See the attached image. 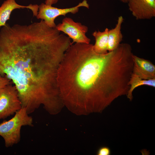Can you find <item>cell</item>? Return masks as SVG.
I'll use <instances>...</instances> for the list:
<instances>
[{
    "label": "cell",
    "instance_id": "6da1fadb",
    "mask_svg": "<svg viewBox=\"0 0 155 155\" xmlns=\"http://www.w3.org/2000/svg\"><path fill=\"white\" fill-rule=\"evenodd\" d=\"M72 44L42 20L27 25L6 24L1 29L0 75L13 83L29 114L41 105L50 113L61 105L58 71Z\"/></svg>",
    "mask_w": 155,
    "mask_h": 155
},
{
    "label": "cell",
    "instance_id": "7a4b0ae2",
    "mask_svg": "<svg viewBox=\"0 0 155 155\" xmlns=\"http://www.w3.org/2000/svg\"><path fill=\"white\" fill-rule=\"evenodd\" d=\"M93 46L73 43L58 70L63 104L78 115L101 112L118 97L127 95L130 88L133 66L127 54L117 48L99 54Z\"/></svg>",
    "mask_w": 155,
    "mask_h": 155
},
{
    "label": "cell",
    "instance_id": "3957f363",
    "mask_svg": "<svg viewBox=\"0 0 155 155\" xmlns=\"http://www.w3.org/2000/svg\"><path fill=\"white\" fill-rule=\"evenodd\" d=\"M33 123L32 118L29 116L26 108L22 107L11 119L1 123L0 135L4 140L5 147H11L18 143L20 140L22 127H32Z\"/></svg>",
    "mask_w": 155,
    "mask_h": 155
},
{
    "label": "cell",
    "instance_id": "277c9868",
    "mask_svg": "<svg viewBox=\"0 0 155 155\" xmlns=\"http://www.w3.org/2000/svg\"><path fill=\"white\" fill-rule=\"evenodd\" d=\"M22 108L15 86L8 84L0 90V120L13 115Z\"/></svg>",
    "mask_w": 155,
    "mask_h": 155
},
{
    "label": "cell",
    "instance_id": "5b68a950",
    "mask_svg": "<svg viewBox=\"0 0 155 155\" xmlns=\"http://www.w3.org/2000/svg\"><path fill=\"white\" fill-rule=\"evenodd\" d=\"M82 7L89 8V5L86 0H84L76 6L65 8H59L42 3L38 5V11L36 17L38 19L43 20L48 26L56 28L55 21L57 18L61 16H65L69 13H76L78 12L79 7Z\"/></svg>",
    "mask_w": 155,
    "mask_h": 155
},
{
    "label": "cell",
    "instance_id": "8992f818",
    "mask_svg": "<svg viewBox=\"0 0 155 155\" xmlns=\"http://www.w3.org/2000/svg\"><path fill=\"white\" fill-rule=\"evenodd\" d=\"M56 29L68 35L72 43L90 44L91 40L86 35L88 27L69 17L64 18L61 23L56 25Z\"/></svg>",
    "mask_w": 155,
    "mask_h": 155
},
{
    "label": "cell",
    "instance_id": "52a82bcc",
    "mask_svg": "<svg viewBox=\"0 0 155 155\" xmlns=\"http://www.w3.org/2000/svg\"><path fill=\"white\" fill-rule=\"evenodd\" d=\"M127 3L137 20H150L155 16V0H128Z\"/></svg>",
    "mask_w": 155,
    "mask_h": 155
},
{
    "label": "cell",
    "instance_id": "ba28073f",
    "mask_svg": "<svg viewBox=\"0 0 155 155\" xmlns=\"http://www.w3.org/2000/svg\"><path fill=\"white\" fill-rule=\"evenodd\" d=\"M27 8L31 10L33 16H36L38 11V5L30 4L28 6L18 4L15 0H6L0 7V28L5 26L7 21L9 19L12 11L17 9Z\"/></svg>",
    "mask_w": 155,
    "mask_h": 155
},
{
    "label": "cell",
    "instance_id": "9c48e42d",
    "mask_svg": "<svg viewBox=\"0 0 155 155\" xmlns=\"http://www.w3.org/2000/svg\"><path fill=\"white\" fill-rule=\"evenodd\" d=\"M132 73L144 80L155 79V66L150 61L133 55Z\"/></svg>",
    "mask_w": 155,
    "mask_h": 155
},
{
    "label": "cell",
    "instance_id": "30bf717a",
    "mask_svg": "<svg viewBox=\"0 0 155 155\" xmlns=\"http://www.w3.org/2000/svg\"><path fill=\"white\" fill-rule=\"evenodd\" d=\"M123 17L119 16L115 27L109 30L108 33V51L116 49L122 40L123 36L121 32L122 25L124 21Z\"/></svg>",
    "mask_w": 155,
    "mask_h": 155
},
{
    "label": "cell",
    "instance_id": "8fae6325",
    "mask_svg": "<svg viewBox=\"0 0 155 155\" xmlns=\"http://www.w3.org/2000/svg\"><path fill=\"white\" fill-rule=\"evenodd\" d=\"M109 29L106 28L104 31H94L92 34L95 38V43L93 49L95 52L99 54H104L108 51Z\"/></svg>",
    "mask_w": 155,
    "mask_h": 155
},
{
    "label": "cell",
    "instance_id": "7c38bea8",
    "mask_svg": "<svg viewBox=\"0 0 155 155\" xmlns=\"http://www.w3.org/2000/svg\"><path fill=\"white\" fill-rule=\"evenodd\" d=\"M129 84L130 87L127 96V98L131 101L133 98L132 92L136 88L142 85L155 87V79L144 80L132 73Z\"/></svg>",
    "mask_w": 155,
    "mask_h": 155
},
{
    "label": "cell",
    "instance_id": "4fadbf2b",
    "mask_svg": "<svg viewBox=\"0 0 155 155\" xmlns=\"http://www.w3.org/2000/svg\"><path fill=\"white\" fill-rule=\"evenodd\" d=\"M111 152L110 149L108 147L104 146L98 149L97 154L98 155H110Z\"/></svg>",
    "mask_w": 155,
    "mask_h": 155
},
{
    "label": "cell",
    "instance_id": "5bb4252c",
    "mask_svg": "<svg viewBox=\"0 0 155 155\" xmlns=\"http://www.w3.org/2000/svg\"><path fill=\"white\" fill-rule=\"evenodd\" d=\"M10 80L5 76L0 75V90L3 88L10 84Z\"/></svg>",
    "mask_w": 155,
    "mask_h": 155
},
{
    "label": "cell",
    "instance_id": "9a60e30c",
    "mask_svg": "<svg viewBox=\"0 0 155 155\" xmlns=\"http://www.w3.org/2000/svg\"><path fill=\"white\" fill-rule=\"evenodd\" d=\"M59 0H46L45 3L47 5H52L57 3Z\"/></svg>",
    "mask_w": 155,
    "mask_h": 155
},
{
    "label": "cell",
    "instance_id": "2e32d148",
    "mask_svg": "<svg viewBox=\"0 0 155 155\" xmlns=\"http://www.w3.org/2000/svg\"><path fill=\"white\" fill-rule=\"evenodd\" d=\"M119 0L124 3H127L128 1V0Z\"/></svg>",
    "mask_w": 155,
    "mask_h": 155
}]
</instances>
